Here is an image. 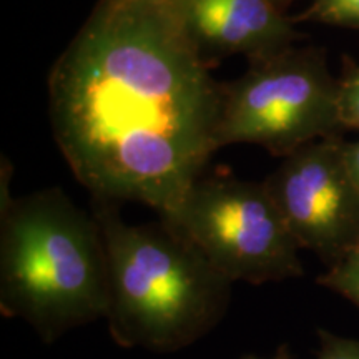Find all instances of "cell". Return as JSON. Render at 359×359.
<instances>
[{"mask_svg":"<svg viewBox=\"0 0 359 359\" xmlns=\"http://www.w3.org/2000/svg\"><path fill=\"white\" fill-rule=\"evenodd\" d=\"M223 85L178 7L100 0L53 65L48 114L93 200L170 213L219 150Z\"/></svg>","mask_w":359,"mask_h":359,"instance_id":"obj_1","label":"cell"},{"mask_svg":"<svg viewBox=\"0 0 359 359\" xmlns=\"http://www.w3.org/2000/svg\"><path fill=\"white\" fill-rule=\"evenodd\" d=\"M116 205L93 200L109 257L111 339L151 353L191 346L222 323L233 281L161 218L127 223Z\"/></svg>","mask_w":359,"mask_h":359,"instance_id":"obj_2","label":"cell"},{"mask_svg":"<svg viewBox=\"0 0 359 359\" xmlns=\"http://www.w3.org/2000/svg\"><path fill=\"white\" fill-rule=\"evenodd\" d=\"M109 257L95 215L60 188L2 206L0 313L25 321L45 344L105 320Z\"/></svg>","mask_w":359,"mask_h":359,"instance_id":"obj_3","label":"cell"},{"mask_svg":"<svg viewBox=\"0 0 359 359\" xmlns=\"http://www.w3.org/2000/svg\"><path fill=\"white\" fill-rule=\"evenodd\" d=\"M160 218L233 283L258 286L303 276L302 248L264 182L203 175Z\"/></svg>","mask_w":359,"mask_h":359,"instance_id":"obj_4","label":"cell"},{"mask_svg":"<svg viewBox=\"0 0 359 359\" xmlns=\"http://www.w3.org/2000/svg\"><path fill=\"white\" fill-rule=\"evenodd\" d=\"M338 127V83L308 53L286 48L223 85L219 148L250 143L285 158Z\"/></svg>","mask_w":359,"mask_h":359,"instance_id":"obj_5","label":"cell"},{"mask_svg":"<svg viewBox=\"0 0 359 359\" xmlns=\"http://www.w3.org/2000/svg\"><path fill=\"white\" fill-rule=\"evenodd\" d=\"M264 185L302 250L331 266L359 243V191L341 142L326 137L298 148Z\"/></svg>","mask_w":359,"mask_h":359,"instance_id":"obj_6","label":"cell"},{"mask_svg":"<svg viewBox=\"0 0 359 359\" xmlns=\"http://www.w3.org/2000/svg\"><path fill=\"white\" fill-rule=\"evenodd\" d=\"M178 11L205 57L240 53L262 60L290 48L294 37L275 0H187Z\"/></svg>","mask_w":359,"mask_h":359,"instance_id":"obj_7","label":"cell"},{"mask_svg":"<svg viewBox=\"0 0 359 359\" xmlns=\"http://www.w3.org/2000/svg\"><path fill=\"white\" fill-rule=\"evenodd\" d=\"M318 283L359 306V243L339 262L331 264Z\"/></svg>","mask_w":359,"mask_h":359,"instance_id":"obj_8","label":"cell"},{"mask_svg":"<svg viewBox=\"0 0 359 359\" xmlns=\"http://www.w3.org/2000/svg\"><path fill=\"white\" fill-rule=\"evenodd\" d=\"M311 15L327 24L359 27V0H314Z\"/></svg>","mask_w":359,"mask_h":359,"instance_id":"obj_9","label":"cell"},{"mask_svg":"<svg viewBox=\"0 0 359 359\" xmlns=\"http://www.w3.org/2000/svg\"><path fill=\"white\" fill-rule=\"evenodd\" d=\"M338 115L341 127L359 130V67L338 83Z\"/></svg>","mask_w":359,"mask_h":359,"instance_id":"obj_10","label":"cell"},{"mask_svg":"<svg viewBox=\"0 0 359 359\" xmlns=\"http://www.w3.org/2000/svg\"><path fill=\"white\" fill-rule=\"evenodd\" d=\"M316 359H359V341L321 330Z\"/></svg>","mask_w":359,"mask_h":359,"instance_id":"obj_11","label":"cell"},{"mask_svg":"<svg viewBox=\"0 0 359 359\" xmlns=\"http://www.w3.org/2000/svg\"><path fill=\"white\" fill-rule=\"evenodd\" d=\"M343 160L353 185L359 191V140L353 143H343Z\"/></svg>","mask_w":359,"mask_h":359,"instance_id":"obj_12","label":"cell"},{"mask_svg":"<svg viewBox=\"0 0 359 359\" xmlns=\"http://www.w3.org/2000/svg\"><path fill=\"white\" fill-rule=\"evenodd\" d=\"M240 359H264V358H258V356H255V354H246V356H243V358H240ZM268 359H293L291 358V354H290V349L286 348V346H281L280 349H278L276 351V354L273 358H268Z\"/></svg>","mask_w":359,"mask_h":359,"instance_id":"obj_13","label":"cell"},{"mask_svg":"<svg viewBox=\"0 0 359 359\" xmlns=\"http://www.w3.org/2000/svg\"><path fill=\"white\" fill-rule=\"evenodd\" d=\"M145 2H155V4H163V6L182 7L187 0H145Z\"/></svg>","mask_w":359,"mask_h":359,"instance_id":"obj_14","label":"cell"},{"mask_svg":"<svg viewBox=\"0 0 359 359\" xmlns=\"http://www.w3.org/2000/svg\"><path fill=\"white\" fill-rule=\"evenodd\" d=\"M275 2L278 4V6H283V4H285V2H286V0H275Z\"/></svg>","mask_w":359,"mask_h":359,"instance_id":"obj_15","label":"cell"}]
</instances>
